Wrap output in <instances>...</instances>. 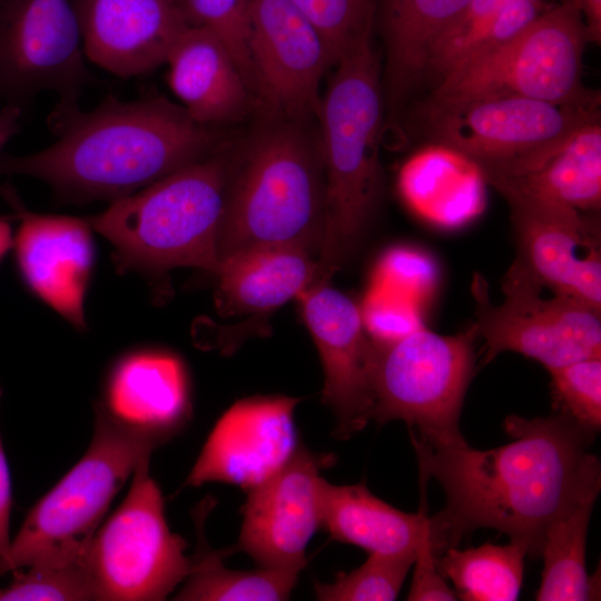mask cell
<instances>
[{"label":"cell","mask_w":601,"mask_h":601,"mask_svg":"<svg viewBox=\"0 0 601 601\" xmlns=\"http://www.w3.org/2000/svg\"><path fill=\"white\" fill-rule=\"evenodd\" d=\"M504 430L513 441L485 451L469 444L433 449L411 433L420 470L437 480L446 497L430 518L437 555L464 534L491 528L538 558L550 522L600 492V461L588 452L593 435L563 415H510Z\"/></svg>","instance_id":"1"},{"label":"cell","mask_w":601,"mask_h":601,"mask_svg":"<svg viewBox=\"0 0 601 601\" xmlns=\"http://www.w3.org/2000/svg\"><path fill=\"white\" fill-rule=\"evenodd\" d=\"M48 124L55 142L24 156L0 155L1 175L46 181L59 200L116 201L216 151L214 127L165 97L107 96L91 110L58 102Z\"/></svg>","instance_id":"2"},{"label":"cell","mask_w":601,"mask_h":601,"mask_svg":"<svg viewBox=\"0 0 601 601\" xmlns=\"http://www.w3.org/2000/svg\"><path fill=\"white\" fill-rule=\"evenodd\" d=\"M326 181L319 137L307 121L269 118L230 158L216 249L219 262L264 246H292L317 257Z\"/></svg>","instance_id":"3"},{"label":"cell","mask_w":601,"mask_h":601,"mask_svg":"<svg viewBox=\"0 0 601 601\" xmlns=\"http://www.w3.org/2000/svg\"><path fill=\"white\" fill-rule=\"evenodd\" d=\"M333 67L335 71L317 112L326 181L317 283H327L349 256L382 189L383 101L372 31L348 46Z\"/></svg>","instance_id":"4"},{"label":"cell","mask_w":601,"mask_h":601,"mask_svg":"<svg viewBox=\"0 0 601 601\" xmlns=\"http://www.w3.org/2000/svg\"><path fill=\"white\" fill-rule=\"evenodd\" d=\"M229 166L230 158L216 150L88 221L115 246L120 269L157 274L190 266L215 274Z\"/></svg>","instance_id":"5"},{"label":"cell","mask_w":601,"mask_h":601,"mask_svg":"<svg viewBox=\"0 0 601 601\" xmlns=\"http://www.w3.org/2000/svg\"><path fill=\"white\" fill-rule=\"evenodd\" d=\"M168 440L118 420L97 401L89 449L30 510L0 556V577L31 564L85 560L116 493L138 463Z\"/></svg>","instance_id":"6"},{"label":"cell","mask_w":601,"mask_h":601,"mask_svg":"<svg viewBox=\"0 0 601 601\" xmlns=\"http://www.w3.org/2000/svg\"><path fill=\"white\" fill-rule=\"evenodd\" d=\"M473 323L455 335L424 327L391 343H375L371 420L415 427L433 449L467 444L460 432L464 396L474 372Z\"/></svg>","instance_id":"7"},{"label":"cell","mask_w":601,"mask_h":601,"mask_svg":"<svg viewBox=\"0 0 601 601\" xmlns=\"http://www.w3.org/2000/svg\"><path fill=\"white\" fill-rule=\"evenodd\" d=\"M589 42L582 14L566 3L552 4L513 39L442 78L427 100L509 95L599 107V92L582 81Z\"/></svg>","instance_id":"8"},{"label":"cell","mask_w":601,"mask_h":601,"mask_svg":"<svg viewBox=\"0 0 601 601\" xmlns=\"http://www.w3.org/2000/svg\"><path fill=\"white\" fill-rule=\"evenodd\" d=\"M422 115L431 142L467 156L486 181L535 169L574 129L600 118L598 107L509 95L427 100Z\"/></svg>","instance_id":"9"},{"label":"cell","mask_w":601,"mask_h":601,"mask_svg":"<svg viewBox=\"0 0 601 601\" xmlns=\"http://www.w3.org/2000/svg\"><path fill=\"white\" fill-rule=\"evenodd\" d=\"M149 459L132 473L128 494L95 533L86 563L98 601H159L191 572L187 542L166 522Z\"/></svg>","instance_id":"10"},{"label":"cell","mask_w":601,"mask_h":601,"mask_svg":"<svg viewBox=\"0 0 601 601\" xmlns=\"http://www.w3.org/2000/svg\"><path fill=\"white\" fill-rule=\"evenodd\" d=\"M542 288L514 260L502 280L504 302L494 305L487 282L479 274L474 276V324L484 339L483 364L506 351L536 359L546 370L601 357L600 313L564 295L544 299Z\"/></svg>","instance_id":"11"},{"label":"cell","mask_w":601,"mask_h":601,"mask_svg":"<svg viewBox=\"0 0 601 601\" xmlns=\"http://www.w3.org/2000/svg\"><path fill=\"white\" fill-rule=\"evenodd\" d=\"M81 0H0V106L23 109L43 91L78 104L92 81Z\"/></svg>","instance_id":"12"},{"label":"cell","mask_w":601,"mask_h":601,"mask_svg":"<svg viewBox=\"0 0 601 601\" xmlns=\"http://www.w3.org/2000/svg\"><path fill=\"white\" fill-rule=\"evenodd\" d=\"M253 92L269 118L317 116L322 78L333 61L314 24L290 0H249Z\"/></svg>","instance_id":"13"},{"label":"cell","mask_w":601,"mask_h":601,"mask_svg":"<svg viewBox=\"0 0 601 601\" xmlns=\"http://www.w3.org/2000/svg\"><path fill=\"white\" fill-rule=\"evenodd\" d=\"M333 462L332 455L297 446L278 472L247 490L233 549L247 553L259 566L300 572L307 543L321 526V471Z\"/></svg>","instance_id":"14"},{"label":"cell","mask_w":601,"mask_h":601,"mask_svg":"<svg viewBox=\"0 0 601 601\" xmlns=\"http://www.w3.org/2000/svg\"><path fill=\"white\" fill-rule=\"evenodd\" d=\"M297 298L324 368L323 402L336 417V436L347 439L371 420L375 343L359 306L327 283L311 285Z\"/></svg>","instance_id":"15"},{"label":"cell","mask_w":601,"mask_h":601,"mask_svg":"<svg viewBox=\"0 0 601 601\" xmlns=\"http://www.w3.org/2000/svg\"><path fill=\"white\" fill-rule=\"evenodd\" d=\"M298 402L285 395L237 401L217 421L185 485L223 482L249 490L274 475L297 449Z\"/></svg>","instance_id":"16"},{"label":"cell","mask_w":601,"mask_h":601,"mask_svg":"<svg viewBox=\"0 0 601 601\" xmlns=\"http://www.w3.org/2000/svg\"><path fill=\"white\" fill-rule=\"evenodd\" d=\"M516 236L515 262L543 287L601 311L600 229L578 210L506 198Z\"/></svg>","instance_id":"17"},{"label":"cell","mask_w":601,"mask_h":601,"mask_svg":"<svg viewBox=\"0 0 601 601\" xmlns=\"http://www.w3.org/2000/svg\"><path fill=\"white\" fill-rule=\"evenodd\" d=\"M0 194L21 220L16 253L26 284L72 326L83 329V303L93 264L88 219L29 211L10 187H1Z\"/></svg>","instance_id":"18"},{"label":"cell","mask_w":601,"mask_h":601,"mask_svg":"<svg viewBox=\"0 0 601 601\" xmlns=\"http://www.w3.org/2000/svg\"><path fill=\"white\" fill-rule=\"evenodd\" d=\"M87 59L120 78L164 65L189 26L176 0H81Z\"/></svg>","instance_id":"19"},{"label":"cell","mask_w":601,"mask_h":601,"mask_svg":"<svg viewBox=\"0 0 601 601\" xmlns=\"http://www.w3.org/2000/svg\"><path fill=\"white\" fill-rule=\"evenodd\" d=\"M165 63L170 90L197 122L215 127L247 110L250 89L226 45L210 30L188 26Z\"/></svg>","instance_id":"20"},{"label":"cell","mask_w":601,"mask_h":601,"mask_svg":"<svg viewBox=\"0 0 601 601\" xmlns=\"http://www.w3.org/2000/svg\"><path fill=\"white\" fill-rule=\"evenodd\" d=\"M102 402L118 420L171 439L190 414L184 365L165 352L131 353L114 366Z\"/></svg>","instance_id":"21"},{"label":"cell","mask_w":601,"mask_h":601,"mask_svg":"<svg viewBox=\"0 0 601 601\" xmlns=\"http://www.w3.org/2000/svg\"><path fill=\"white\" fill-rule=\"evenodd\" d=\"M486 184L476 162L439 142L413 154L397 178L406 205L422 219L445 229L460 228L483 213Z\"/></svg>","instance_id":"22"},{"label":"cell","mask_w":601,"mask_h":601,"mask_svg":"<svg viewBox=\"0 0 601 601\" xmlns=\"http://www.w3.org/2000/svg\"><path fill=\"white\" fill-rule=\"evenodd\" d=\"M319 503L321 526L331 538L368 553L416 552L431 530L423 492L420 512L405 513L372 494L364 483L334 485L323 477Z\"/></svg>","instance_id":"23"},{"label":"cell","mask_w":601,"mask_h":601,"mask_svg":"<svg viewBox=\"0 0 601 601\" xmlns=\"http://www.w3.org/2000/svg\"><path fill=\"white\" fill-rule=\"evenodd\" d=\"M505 199L522 198L580 213L601 206L600 118L574 129L535 169L487 181Z\"/></svg>","instance_id":"24"},{"label":"cell","mask_w":601,"mask_h":601,"mask_svg":"<svg viewBox=\"0 0 601 601\" xmlns=\"http://www.w3.org/2000/svg\"><path fill=\"white\" fill-rule=\"evenodd\" d=\"M215 275L227 313L265 312L316 284L317 258L292 246L256 247L221 259Z\"/></svg>","instance_id":"25"},{"label":"cell","mask_w":601,"mask_h":601,"mask_svg":"<svg viewBox=\"0 0 601 601\" xmlns=\"http://www.w3.org/2000/svg\"><path fill=\"white\" fill-rule=\"evenodd\" d=\"M470 0H377L386 45V81L397 106L424 79L430 49Z\"/></svg>","instance_id":"26"},{"label":"cell","mask_w":601,"mask_h":601,"mask_svg":"<svg viewBox=\"0 0 601 601\" xmlns=\"http://www.w3.org/2000/svg\"><path fill=\"white\" fill-rule=\"evenodd\" d=\"M550 6L545 0H470L432 45L424 78L437 83L463 63L516 37Z\"/></svg>","instance_id":"27"},{"label":"cell","mask_w":601,"mask_h":601,"mask_svg":"<svg viewBox=\"0 0 601 601\" xmlns=\"http://www.w3.org/2000/svg\"><path fill=\"white\" fill-rule=\"evenodd\" d=\"M213 508L205 500L194 514L197 545L193 568L184 587L174 598L183 601H277L287 600L297 582L298 571L259 566L255 570H233L223 558L233 552L215 551L207 544L204 522Z\"/></svg>","instance_id":"28"},{"label":"cell","mask_w":601,"mask_h":601,"mask_svg":"<svg viewBox=\"0 0 601 601\" xmlns=\"http://www.w3.org/2000/svg\"><path fill=\"white\" fill-rule=\"evenodd\" d=\"M598 494L584 495L546 526L538 601L600 600V571L589 575L585 566L589 521Z\"/></svg>","instance_id":"29"},{"label":"cell","mask_w":601,"mask_h":601,"mask_svg":"<svg viewBox=\"0 0 601 601\" xmlns=\"http://www.w3.org/2000/svg\"><path fill=\"white\" fill-rule=\"evenodd\" d=\"M526 548L511 541L459 550L451 546L437 556V568L464 601H514L519 598Z\"/></svg>","instance_id":"30"},{"label":"cell","mask_w":601,"mask_h":601,"mask_svg":"<svg viewBox=\"0 0 601 601\" xmlns=\"http://www.w3.org/2000/svg\"><path fill=\"white\" fill-rule=\"evenodd\" d=\"M415 556L416 552L370 553L361 566L341 573L334 582H316V598L321 601L395 600Z\"/></svg>","instance_id":"31"},{"label":"cell","mask_w":601,"mask_h":601,"mask_svg":"<svg viewBox=\"0 0 601 601\" xmlns=\"http://www.w3.org/2000/svg\"><path fill=\"white\" fill-rule=\"evenodd\" d=\"M12 573L11 583L0 588V601L96 600L86 559L60 564H31Z\"/></svg>","instance_id":"32"},{"label":"cell","mask_w":601,"mask_h":601,"mask_svg":"<svg viewBox=\"0 0 601 601\" xmlns=\"http://www.w3.org/2000/svg\"><path fill=\"white\" fill-rule=\"evenodd\" d=\"M558 414L594 435L601 426V357L548 370Z\"/></svg>","instance_id":"33"},{"label":"cell","mask_w":601,"mask_h":601,"mask_svg":"<svg viewBox=\"0 0 601 601\" xmlns=\"http://www.w3.org/2000/svg\"><path fill=\"white\" fill-rule=\"evenodd\" d=\"M323 37L335 65L342 52L373 30L377 0H290Z\"/></svg>","instance_id":"34"},{"label":"cell","mask_w":601,"mask_h":601,"mask_svg":"<svg viewBox=\"0 0 601 601\" xmlns=\"http://www.w3.org/2000/svg\"><path fill=\"white\" fill-rule=\"evenodd\" d=\"M176 1L189 26L206 28L220 38L253 91L248 52L249 0Z\"/></svg>","instance_id":"35"},{"label":"cell","mask_w":601,"mask_h":601,"mask_svg":"<svg viewBox=\"0 0 601 601\" xmlns=\"http://www.w3.org/2000/svg\"><path fill=\"white\" fill-rule=\"evenodd\" d=\"M439 270L427 254L411 247L388 249L378 260L372 284L395 290L421 305L435 292Z\"/></svg>","instance_id":"36"},{"label":"cell","mask_w":601,"mask_h":601,"mask_svg":"<svg viewBox=\"0 0 601 601\" xmlns=\"http://www.w3.org/2000/svg\"><path fill=\"white\" fill-rule=\"evenodd\" d=\"M363 325L376 343H391L423 328L420 305L403 294L371 284L359 307Z\"/></svg>","instance_id":"37"},{"label":"cell","mask_w":601,"mask_h":601,"mask_svg":"<svg viewBox=\"0 0 601 601\" xmlns=\"http://www.w3.org/2000/svg\"><path fill=\"white\" fill-rule=\"evenodd\" d=\"M413 565L415 569L407 600H457L455 591L450 588L437 568V553L431 540V530L421 541Z\"/></svg>","instance_id":"38"},{"label":"cell","mask_w":601,"mask_h":601,"mask_svg":"<svg viewBox=\"0 0 601 601\" xmlns=\"http://www.w3.org/2000/svg\"><path fill=\"white\" fill-rule=\"evenodd\" d=\"M1 396L0 386V401ZM11 502V480L0 435V556L8 552L11 543L9 534Z\"/></svg>","instance_id":"39"},{"label":"cell","mask_w":601,"mask_h":601,"mask_svg":"<svg viewBox=\"0 0 601 601\" xmlns=\"http://www.w3.org/2000/svg\"><path fill=\"white\" fill-rule=\"evenodd\" d=\"M561 2L575 8L582 14L590 42L599 45L601 41V0H562Z\"/></svg>","instance_id":"40"},{"label":"cell","mask_w":601,"mask_h":601,"mask_svg":"<svg viewBox=\"0 0 601 601\" xmlns=\"http://www.w3.org/2000/svg\"><path fill=\"white\" fill-rule=\"evenodd\" d=\"M22 109L17 106H0V155L8 141L20 130Z\"/></svg>","instance_id":"41"},{"label":"cell","mask_w":601,"mask_h":601,"mask_svg":"<svg viewBox=\"0 0 601 601\" xmlns=\"http://www.w3.org/2000/svg\"><path fill=\"white\" fill-rule=\"evenodd\" d=\"M12 245L11 228L7 220L0 218V259Z\"/></svg>","instance_id":"42"}]
</instances>
